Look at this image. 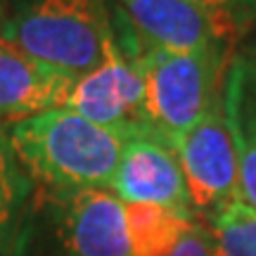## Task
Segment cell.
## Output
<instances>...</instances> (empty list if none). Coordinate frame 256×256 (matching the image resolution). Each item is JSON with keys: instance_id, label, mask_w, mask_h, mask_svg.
<instances>
[{"instance_id": "obj_1", "label": "cell", "mask_w": 256, "mask_h": 256, "mask_svg": "<svg viewBox=\"0 0 256 256\" xmlns=\"http://www.w3.org/2000/svg\"><path fill=\"white\" fill-rule=\"evenodd\" d=\"M8 136L28 178L57 190L110 188L124 145L133 138L98 126L69 107L14 121Z\"/></svg>"}, {"instance_id": "obj_2", "label": "cell", "mask_w": 256, "mask_h": 256, "mask_svg": "<svg viewBox=\"0 0 256 256\" xmlns=\"http://www.w3.org/2000/svg\"><path fill=\"white\" fill-rule=\"evenodd\" d=\"M112 34L104 0H2L0 36L74 76L102 62Z\"/></svg>"}, {"instance_id": "obj_3", "label": "cell", "mask_w": 256, "mask_h": 256, "mask_svg": "<svg viewBox=\"0 0 256 256\" xmlns=\"http://www.w3.org/2000/svg\"><path fill=\"white\" fill-rule=\"evenodd\" d=\"M230 57L232 52L223 48L176 52L140 46L136 60L145 81L147 133L171 147L176 138L197 126L220 100Z\"/></svg>"}, {"instance_id": "obj_4", "label": "cell", "mask_w": 256, "mask_h": 256, "mask_svg": "<svg viewBox=\"0 0 256 256\" xmlns=\"http://www.w3.org/2000/svg\"><path fill=\"white\" fill-rule=\"evenodd\" d=\"M138 52L140 43L136 36L133 40H119L116 34H112L102 62L76 78L64 107L98 126L124 130L133 138L150 136L145 126V81L136 60Z\"/></svg>"}, {"instance_id": "obj_5", "label": "cell", "mask_w": 256, "mask_h": 256, "mask_svg": "<svg viewBox=\"0 0 256 256\" xmlns=\"http://www.w3.org/2000/svg\"><path fill=\"white\" fill-rule=\"evenodd\" d=\"M171 150L178 159L194 214L209 218L228 202L242 197L238 145L223 112V92L197 126L176 138Z\"/></svg>"}, {"instance_id": "obj_6", "label": "cell", "mask_w": 256, "mask_h": 256, "mask_svg": "<svg viewBox=\"0 0 256 256\" xmlns=\"http://www.w3.org/2000/svg\"><path fill=\"white\" fill-rule=\"evenodd\" d=\"M55 211V238L62 256H128L124 204L112 192L60 190Z\"/></svg>"}, {"instance_id": "obj_7", "label": "cell", "mask_w": 256, "mask_h": 256, "mask_svg": "<svg viewBox=\"0 0 256 256\" xmlns=\"http://www.w3.org/2000/svg\"><path fill=\"white\" fill-rule=\"evenodd\" d=\"M110 188L121 204H156L194 216L174 150L156 138L128 140Z\"/></svg>"}, {"instance_id": "obj_8", "label": "cell", "mask_w": 256, "mask_h": 256, "mask_svg": "<svg viewBox=\"0 0 256 256\" xmlns=\"http://www.w3.org/2000/svg\"><path fill=\"white\" fill-rule=\"evenodd\" d=\"M78 76L31 57L0 36V124L64 107Z\"/></svg>"}, {"instance_id": "obj_9", "label": "cell", "mask_w": 256, "mask_h": 256, "mask_svg": "<svg viewBox=\"0 0 256 256\" xmlns=\"http://www.w3.org/2000/svg\"><path fill=\"white\" fill-rule=\"evenodd\" d=\"M116 5L142 48L176 52L228 50L214 36V28L194 0H116Z\"/></svg>"}, {"instance_id": "obj_10", "label": "cell", "mask_w": 256, "mask_h": 256, "mask_svg": "<svg viewBox=\"0 0 256 256\" xmlns=\"http://www.w3.org/2000/svg\"><path fill=\"white\" fill-rule=\"evenodd\" d=\"M223 112L238 145L242 197L256 211V66L244 52H232L228 62Z\"/></svg>"}, {"instance_id": "obj_11", "label": "cell", "mask_w": 256, "mask_h": 256, "mask_svg": "<svg viewBox=\"0 0 256 256\" xmlns=\"http://www.w3.org/2000/svg\"><path fill=\"white\" fill-rule=\"evenodd\" d=\"M128 256H171L194 216L156 204H124Z\"/></svg>"}, {"instance_id": "obj_12", "label": "cell", "mask_w": 256, "mask_h": 256, "mask_svg": "<svg viewBox=\"0 0 256 256\" xmlns=\"http://www.w3.org/2000/svg\"><path fill=\"white\" fill-rule=\"evenodd\" d=\"M214 256H256V211L244 197L228 202L209 216Z\"/></svg>"}, {"instance_id": "obj_13", "label": "cell", "mask_w": 256, "mask_h": 256, "mask_svg": "<svg viewBox=\"0 0 256 256\" xmlns=\"http://www.w3.org/2000/svg\"><path fill=\"white\" fill-rule=\"evenodd\" d=\"M31 190V178L12 150L8 126L0 124V247L17 226V216Z\"/></svg>"}, {"instance_id": "obj_14", "label": "cell", "mask_w": 256, "mask_h": 256, "mask_svg": "<svg viewBox=\"0 0 256 256\" xmlns=\"http://www.w3.org/2000/svg\"><path fill=\"white\" fill-rule=\"evenodd\" d=\"M220 46L235 52L256 28V0H194Z\"/></svg>"}, {"instance_id": "obj_15", "label": "cell", "mask_w": 256, "mask_h": 256, "mask_svg": "<svg viewBox=\"0 0 256 256\" xmlns=\"http://www.w3.org/2000/svg\"><path fill=\"white\" fill-rule=\"evenodd\" d=\"M171 256H214L209 226L194 220L190 228L185 230V235L180 238V242L176 244Z\"/></svg>"}, {"instance_id": "obj_16", "label": "cell", "mask_w": 256, "mask_h": 256, "mask_svg": "<svg viewBox=\"0 0 256 256\" xmlns=\"http://www.w3.org/2000/svg\"><path fill=\"white\" fill-rule=\"evenodd\" d=\"M242 52H244V55L252 60V64L256 66V28H254V34L247 38V50H242Z\"/></svg>"}, {"instance_id": "obj_17", "label": "cell", "mask_w": 256, "mask_h": 256, "mask_svg": "<svg viewBox=\"0 0 256 256\" xmlns=\"http://www.w3.org/2000/svg\"><path fill=\"white\" fill-rule=\"evenodd\" d=\"M0 24H2V0H0Z\"/></svg>"}]
</instances>
